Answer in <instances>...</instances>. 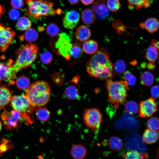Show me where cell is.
Here are the masks:
<instances>
[{"label": "cell", "mask_w": 159, "mask_h": 159, "mask_svg": "<svg viewBox=\"0 0 159 159\" xmlns=\"http://www.w3.org/2000/svg\"><path fill=\"white\" fill-rule=\"evenodd\" d=\"M1 80H0V82H1Z\"/></svg>", "instance_id": "cell-50"}, {"label": "cell", "mask_w": 159, "mask_h": 159, "mask_svg": "<svg viewBox=\"0 0 159 159\" xmlns=\"http://www.w3.org/2000/svg\"><path fill=\"white\" fill-rule=\"evenodd\" d=\"M109 56V52L104 48L97 50L86 63V69L89 76L100 80L112 77L113 65Z\"/></svg>", "instance_id": "cell-1"}, {"label": "cell", "mask_w": 159, "mask_h": 159, "mask_svg": "<svg viewBox=\"0 0 159 159\" xmlns=\"http://www.w3.org/2000/svg\"><path fill=\"white\" fill-rule=\"evenodd\" d=\"M68 0L69 3L73 4H77L79 3L80 1V0Z\"/></svg>", "instance_id": "cell-46"}, {"label": "cell", "mask_w": 159, "mask_h": 159, "mask_svg": "<svg viewBox=\"0 0 159 159\" xmlns=\"http://www.w3.org/2000/svg\"><path fill=\"white\" fill-rule=\"evenodd\" d=\"M75 35L77 39L81 42L87 40L91 37V32L88 27L84 25L79 26L77 29Z\"/></svg>", "instance_id": "cell-16"}, {"label": "cell", "mask_w": 159, "mask_h": 159, "mask_svg": "<svg viewBox=\"0 0 159 159\" xmlns=\"http://www.w3.org/2000/svg\"><path fill=\"white\" fill-rule=\"evenodd\" d=\"M39 47L30 43L21 45L16 53V59L13 64L17 73L21 69L29 66L37 59Z\"/></svg>", "instance_id": "cell-4"}, {"label": "cell", "mask_w": 159, "mask_h": 159, "mask_svg": "<svg viewBox=\"0 0 159 159\" xmlns=\"http://www.w3.org/2000/svg\"><path fill=\"white\" fill-rule=\"evenodd\" d=\"M155 65L153 62H150L147 64V67L150 70L154 69L155 67Z\"/></svg>", "instance_id": "cell-42"}, {"label": "cell", "mask_w": 159, "mask_h": 159, "mask_svg": "<svg viewBox=\"0 0 159 159\" xmlns=\"http://www.w3.org/2000/svg\"><path fill=\"white\" fill-rule=\"evenodd\" d=\"M147 155L145 153H140L135 150H132L127 152L124 155L125 159H145Z\"/></svg>", "instance_id": "cell-29"}, {"label": "cell", "mask_w": 159, "mask_h": 159, "mask_svg": "<svg viewBox=\"0 0 159 159\" xmlns=\"http://www.w3.org/2000/svg\"><path fill=\"white\" fill-rule=\"evenodd\" d=\"M16 82L17 88L22 90H27L30 86V84L29 78L24 76L18 77L16 80Z\"/></svg>", "instance_id": "cell-28"}, {"label": "cell", "mask_w": 159, "mask_h": 159, "mask_svg": "<svg viewBox=\"0 0 159 159\" xmlns=\"http://www.w3.org/2000/svg\"><path fill=\"white\" fill-rule=\"evenodd\" d=\"M70 153L74 159H83L86 155L87 151L86 148L82 145L75 144L72 148Z\"/></svg>", "instance_id": "cell-17"}, {"label": "cell", "mask_w": 159, "mask_h": 159, "mask_svg": "<svg viewBox=\"0 0 159 159\" xmlns=\"http://www.w3.org/2000/svg\"><path fill=\"white\" fill-rule=\"evenodd\" d=\"M83 49L80 43H73L70 50L72 56L75 58H79L81 57L83 54Z\"/></svg>", "instance_id": "cell-31"}, {"label": "cell", "mask_w": 159, "mask_h": 159, "mask_svg": "<svg viewBox=\"0 0 159 159\" xmlns=\"http://www.w3.org/2000/svg\"><path fill=\"white\" fill-rule=\"evenodd\" d=\"M108 145L110 149L114 151H118L123 148V143L121 139L117 137H111L108 142Z\"/></svg>", "instance_id": "cell-23"}, {"label": "cell", "mask_w": 159, "mask_h": 159, "mask_svg": "<svg viewBox=\"0 0 159 159\" xmlns=\"http://www.w3.org/2000/svg\"><path fill=\"white\" fill-rule=\"evenodd\" d=\"M124 79L127 82L128 85L131 86L134 85L136 83V77L130 71L125 72L123 74Z\"/></svg>", "instance_id": "cell-37"}, {"label": "cell", "mask_w": 159, "mask_h": 159, "mask_svg": "<svg viewBox=\"0 0 159 159\" xmlns=\"http://www.w3.org/2000/svg\"><path fill=\"white\" fill-rule=\"evenodd\" d=\"M51 89L49 84L43 80L33 83L27 90L25 95L35 108L43 106L50 100Z\"/></svg>", "instance_id": "cell-2"}, {"label": "cell", "mask_w": 159, "mask_h": 159, "mask_svg": "<svg viewBox=\"0 0 159 159\" xmlns=\"http://www.w3.org/2000/svg\"><path fill=\"white\" fill-rule=\"evenodd\" d=\"M32 22L30 19L25 16L20 18L18 20L16 26L21 31H26L31 28Z\"/></svg>", "instance_id": "cell-24"}, {"label": "cell", "mask_w": 159, "mask_h": 159, "mask_svg": "<svg viewBox=\"0 0 159 159\" xmlns=\"http://www.w3.org/2000/svg\"><path fill=\"white\" fill-rule=\"evenodd\" d=\"M124 107L126 112L130 115L135 114L139 112V106L134 101H130L126 102Z\"/></svg>", "instance_id": "cell-30"}, {"label": "cell", "mask_w": 159, "mask_h": 159, "mask_svg": "<svg viewBox=\"0 0 159 159\" xmlns=\"http://www.w3.org/2000/svg\"><path fill=\"white\" fill-rule=\"evenodd\" d=\"M12 61L0 63V79L12 85L15 83L17 73L14 69Z\"/></svg>", "instance_id": "cell-10"}, {"label": "cell", "mask_w": 159, "mask_h": 159, "mask_svg": "<svg viewBox=\"0 0 159 159\" xmlns=\"http://www.w3.org/2000/svg\"><path fill=\"white\" fill-rule=\"evenodd\" d=\"M159 42L155 39H153L151 42V45L154 46L158 49H159Z\"/></svg>", "instance_id": "cell-43"}, {"label": "cell", "mask_w": 159, "mask_h": 159, "mask_svg": "<svg viewBox=\"0 0 159 159\" xmlns=\"http://www.w3.org/2000/svg\"><path fill=\"white\" fill-rule=\"evenodd\" d=\"M140 80L141 83L147 87L151 86L154 81V76L151 72L145 71L140 75Z\"/></svg>", "instance_id": "cell-25"}, {"label": "cell", "mask_w": 159, "mask_h": 159, "mask_svg": "<svg viewBox=\"0 0 159 159\" xmlns=\"http://www.w3.org/2000/svg\"><path fill=\"white\" fill-rule=\"evenodd\" d=\"M126 65L125 62L122 60H117L113 66V71L119 74L124 73L126 69Z\"/></svg>", "instance_id": "cell-33"}, {"label": "cell", "mask_w": 159, "mask_h": 159, "mask_svg": "<svg viewBox=\"0 0 159 159\" xmlns=\"http://www.w3.org/2000/svg\"><path fill=\"white\" fill-rule=\"evenodd\" d=\"M80 19L79 14L76 11L71 10L67 13L63 19V25L67 29H72L77 25Z\"/></svg>", "instance_id": "cell-13"}, {"label": "cell", "mask_w": 159, "mask_h": 159, "mask_svg": "<svg viewBox=\"0 0 159 159\" xmlns=\"http://www.w3.org/2000/svg\"><path fill=\"white\" fill-rule=\"evenodd\" d=\"M11 4L14 9H21L24 5L23 0H11Z\"/></svg>", "instance_id": "cell-39"}, {"label": "cell", "mask_w": 159, "mask_h": 159, "mask_svg": "<svg viewBox=\"0 0 159 159\" xmlns=\"http://www.w3.org/2000/svg\"><path fill=\"white\" fill-rule=\"evenodd\" d=\"M64 93L67 98L70 100L77 99L79 96L78 89L73 85H69L67 87L65 90Z\"/></svg>", "instance_id": "cell-26"}, {"label": "cell", "mask_w": 159, "mask_h": 159, "mask_svg": "<svg viewBox=\"0 0 159 159\" xmlns=\"http://www.w3.org/2000/svg\"><path fill=\"white\" fill-rule=\"evenodd\" d=\"M60 31L59 27L54 23L49 24L46 28L47 33L52 37H54L57 35Z\"/></svg>", "instance_id": "cell-34"}, {"label": "cell", "mask_w": 159, "mask_h": 159, "mask_svg": "<svg viewBox=\"0 0 159 159\" xmlns=\"http://www.w3.org/2000/svg\"><path fill=\"white\" fill-rule=\"evenodd\" d=\"M35 111L37 118L42 122H45L47 121L51 115L50 111L43 106L37 107Z\"/></svg>", "instance_id": "cell-21"}, {"label": "cell", "mask_w": 159, "mask_h": 159, "mask_svg": "<svg viewBox=\"0 0 159 159\" xmlns=\"http://www.w3.org/2000/svg\"><path fill=\"white\" fill-rule=\"evenodd\" d=\"M158 54V49L151 45L147 49L145 57L150 62H154L157 59Z\"/></svg>", "instance_id": "cell-27"}, {"label": "cell", "mask_w": 159, "mask_h": 159, "mask_svg": "<svg viewBox=\"0 0 159 159\" xmlns=\"http://www.w3.org/2000/svg\"><path fill=\"white\" fill-rule=\"evenodd\" d=\"M20 15L19 11L14 8L11 9L9 13V16L10 18L14 20L18 19L20 16Z\"/></svg>", "instance_id": "cell-40"}, {"label": "cell", "mask_w": 159, "mask_h": 159, "mask_svg": "<svg viewBox=\"0 0 159 159\" xmlns=\"http://www.w3.org/2000/svg\"><path fill=\"white\" fill-rule=\"evenodd\" d=\"M40 59L42 62L45 64H50L52 62L53 56L52 54L49 52H45L40 56Z\"/></svg>", "instance_id": "cell-38"}, {"label": "cell", "mask_w": 159, "mask_h": 159, "mask_svg": "<svg viewBox=\"0 0 159 159\" xmlns=\"http://www.w3.org/2000/svg\"><path fill=\"white\" fill-rule=\"evenodd\" d=\"M26 31L24 37L27 41L31 42H34L37 39L39 35L36 30L30 28Z\"/></svg>", "instance_id": "cell-32"}, {"label": "cell", "mask_w": 159, "mask_h": 159, "mask_svg": "<svg viewBox=\"0 0 159 159\" xmlns=\"http://www.w3.org/2000/svg\"><path fill=\"white\" fill-rule=\"evenodd\" d=\"M5 10L4 6L0 4V19L1 16L5 13Z\"/></svg>", "instance_id": "cell-45"}, {"label": "cell", "mask_w": 159, "mask_h": 159, "mask_svg": "<svg viewBox=\"0 0 159 159\" xmlns=\"http://www.w3.org/2000/svg\"><path fill=\"white\" fill-rule=\"evenodd\" d=\"M140 26L145 29L149 32L153 33L158 30L159 27L158 21L154 17H151L146 19L144 22L141 23Z\"/></svg>", "instance_id": "cell-14"}, {"label": "cell", "mask_w": 159, "mask_h": 159, "mask_svg": "<svg viewBox=\"0 0 159 159\" xmlns=\"http://www.w3.org/2000/svg\"><path fill=\"white\" fill-rule=\"evenodd\" d=\"M82 3L85 5H87L92 4L95 0H81Z\"/></svg>", "instance_id": "cell-44"}, {"label": "cell", "mask_w": 159, "mask_h": 159, "mask_svg": "<svg viewBox=\"0 0 159 159\" xmlns=\"http://www.w3.org/2000/svg\"><path fill=\"white\" fill-rule=\"evenodd\" d=\"M158 137V132L157 131L147 129L143 133V140L145 143L150 144L156 142Z\"/></svg>", "instance_id": "cell-18"}, {"label": "cell", "mask_w": 159, "mask_h": 159, "mask_svg": "<svg viewBox=\"0 0 159 159\" xmlns=\"http://www.w3.org/2000/svg\"><path fill=\"white\" fill-rule=\"evenodd\" d=\"M159 125L158 118L157 117H153L148 120L147 126L148 129L157 131L159 130Z\"/></svg>", "instance_id": "cell-35"}, {"label": "cell", "mask_w": 159, "mask_h": 159, "mask_svg": "<svg viewBox=\"0 0 159 159\" xmlns=\"http://www.w3.org/2000/svg\"><path fill=\"white\" fill-rule=\"evenodd\" d=\"M81 19L84 24H91L95 21L96 16L92 10L89 9H87L82 11Z\"/></svg>", "instance_id": "cell-22"}, {"label": "cell", "mask_w": 159, "mask_h": 159, "mask_svg": "<svg viewBox=\"0 0 159 159\" xmlns=\"http://www.w3.org/2000/svg\"><path fill=\"white\" fill-rule=\"evenodd\" d=\"M139 108V116L143 118L151 117L158 110L157 103L153 97L141 101Z\"/></svg>", "instance_id": "cell-9"}, {"label": "cell", "mask_w": 159, "mask_h": 159, "mask_svg": "<svg viewBox=\"0 0 159 159\" xmlns=\"http://www.w3.org/2000/svg\"><path fill=\"white\" fill-rule=\"evenodd\" d=\"M1 118L5 127L9 129L17 128L24 121L27 123L26 119L14 110L11 111L4 110L1 114Z\"/></svg>", "instance_id": "cell-8"}, {"label": "cell", "mask_w": 159, "mask_h": 159, "mask_svg": "<svg viewBox=\"0 0 159 159\" xmlns=\"http://www.w3.org/2000/svg\"><path fill=\"white\" fill-rule=\"evenodd\" d=\"M12 92L4 87H0V110L4 108L10 102Z\"/></svg>", "instance_id": "cell-15"}, {"label": "cell", "mask_w": 159, "mask_h": 159, "mask_svg": "<svg viewBox=\"0 0 159 159\" xmlns=\"http://www.w3.org/2000/svg\"><path fill=\"white\" fill-rule=\"evenodd\" d=\"M128 7L129 9H139L143 7L147 8L150 5L149 0H127Z\"/></svg>", "instance_id": "cell-20"}, {"label": "cell", "mask_w": 159, "mask_h": 159, "mask_svg": "<svg viewBox=\"0 0 159 159\" xmlns=\"http://www.w3.org/2000/svg\"><path fill=\"white\" fill-rule=\"evenodd\" d=\"M92 9L95 16L99 20H102L109 15V9L105 0H98L95 2Z\"/></svg>", "instance_id": "cell-12"}, {"label": "cell", "mask_w": 159, "mask_h": 159, "mask_svg": "<svg viewBox=\"0 0 159 159\" xmlns=\"http://www.w3.org/2000/svg\"><path fill=\"white\" fill-rule=\"evenodd\" d=\"M27 5L25 14L34 20L49 16H54L56 10L53 8V4L47 0H26Z\"/></svg>", "instance_id": "cell-5"}, {"label": "cell", "mask_w": 159, "mask_h": 159, "mask_svg": "<svg viewBox=\"0 0 159 159\" xmlns=\"http://www.w3.org/2000/svg\"><path fill=\"white\" fill-rule=\"evenodd\" d=\"M56 14H60L61 13V9H58L56 10Z\"/></svg>", "instance_id": "cell-47"}, {"label": "cell", "mask_w": 159, "mask_h": 159, "mask_svg": "<svg viewBox=\"0 0 159 159\" xmlns=\"http://www.w3.org/2000/svg\"><path fill=\"white\" fill-rule=\"evenodd\" d=\"M84 122L86 126L94 132L99 130L102 120V116L99 109L89 108L84 110L83 113Z\"/></svg>", "instance_id": "cell-7"}, {"label": "cell", "mask_w": 159, "mask_h": 159, "mask_svg": "<svg viewBox=\"0 0 159 159\" xmlns=\"http://www.w3.org/2000/svg\"><path fill=\"white\" fill-rule=\"evenodd\" d=\"M10 102L13 108L26 119L27 123L31 124L34 122L33 112L36 108L32 105L25 95L12 96Z\"/></svg>", "instance_id": "cell-6"}, {"label": "cell", "mask_w": 159, "mask_h": 159, "mask_svg": "<svg viewBox=\"0 0 159 159\" xmlns=\"http://www.w3.org/2000/svg\"><path fill=\"white\" fill-rule=\"evenodd\" d=\"M142 68H145L147 67V64L145 63H143L142 65H141Z\"/></svg>", "instance_id": "cell-48"}, {"label": "cell", "mask_w": 159, "mask_h": 159, "mask_svg": "<svg viewBox=\"0 0 159 159\" xmlns=\"http://www.w3.org/2000/svg\"><path fill=\"white\" fill-rule=\"evenodd\" d=\"M151 92L153 97L157 98L159 96V86L155 85L151 88Z\"/></svg>", "instance_id": "cell-41"}, {"label": "cell", "mask_w": 159, "mask_h": 159, "mask_svg": "<svg viewBox=\"0 0 159 159\" xmlns=\"http://www.w3.org/2000/svg\"><path fill=\"white\" fill-rule=\"evenodd\" d=\"M16 33L10 27L0 24V50L5 52L12 42Z\"/></svg>", "instance_id": "cell-11"}, {"label": "cell", "mask_w": 159, "mask_h": 159, "mask_svg": "<svg viewBox=\"0 0 159 159\" xmlns=\"http://www.w3.org/2000/svg\"><path fill=\"white\" fill-rule=\"evenodd\" d=\"M2 125L1 122L0 121V131H1V127H2Z\"/></svg>", "instance_id": "cell-49"}, {"label": "cell", "mask_w": 159, "mask_h": 159, "mask_svg": "<svg viewBox=\"0 0 159 159\" xmlns=\"http://www.w3.org/2000/svg\"><path fill=\"white\" fill-rule=\"evenodd\" d=\"M107 4L109 9L113 12L118 11L121 6L119 0H107Z\"/></svg>", "instance_id": "cell-36"}, {"label": "cell", "mask_w": 159, "mask_h": 159, "mask_svg": "<svg viewBox=\"0 0 159 159\" xmlns=\"http://www.w3.org/2000/svg\"><path fill=\"white\" fill-rule=\"evenodd\" d=\"M98 48V45L97 42L92 39L85 41L82 45L83 50L88 54H95L97 51Z\"/></svg>", "instance_id": "cell-19"}, {"label": "cell", "mask_w": 159, "mask_h": 159, "mask_svg": "<svg viewBox=\"0 0 159 159\" xmlns=\"http://www.w3.org/2000/svg\"><path fill=\"white\" fill-rule=\"evenodd\" d=\"M106 80L105 86L109 100L117 108L119 105L125 102L128 85L126 81H113L111 79Z\"/></svg>", "instance_id": "cell-3"}]
</instances>
